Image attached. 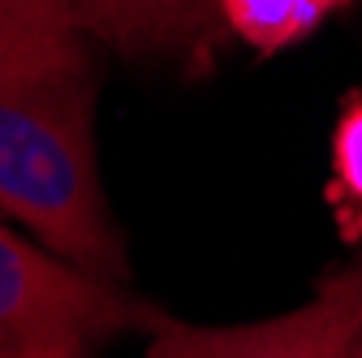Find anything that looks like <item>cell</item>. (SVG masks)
<instances>
[{
  "instance_id": "cell-1",
  "label": "cell",
  "mask_w": 362,
  "mask_h": 358,
  "mask_svg": "<svg viewBox=\"0 0 362 358\" xmlns=\"http://www.w3.org/2000/svg\"><path fill=\"white\" fill-rule=\"evenodd\" d=\"M95 52L0 69V212L52 255L125 281V242L95 160Z\"/></svg>"
},
{
  "instance_id": "cell-2",
  "label": "cell",
  "mask_w": 362,
  "mask_h": 358,
  "mask_svg": "<svg viewBox=\"0 0 362 358\" xmlns=\"http://www.w3.org/2000/svg\"><path fill=\"white\" fill-rule=\"evenodd\" d=\"M168 316L125 281L35 246L0 225V358H100L129 333H156Z\"/></svg>"
},
{
  "instance_id": "cell-3",
  "label": "cell",
  "mask_w": 362,
  "mask_h": 358,
  "mask_svg": "<svg viewBox=\"0 0 362 358\" xmlns=\"http://www.w3.org/2000/svg\"><path fill=\"white\" fill-rule=\"evenodd\" d=\"M358 345L362 306L345 289L324 281L320 298L276 320L229 328L164 320L151 333L147 358H358Z\"/></svg>"
},
{
  "instance_id": "cell-4",
  "label": "cell",
  "mask_w": 362,
  "mask_h": 358,
  "mask_svg": "<svg viewBox=\"0 0 362 358\" xmlns=\"http://www.w3.org/2000/svg\"><path fill=\"white\" fill-rule=\"evenodd\" d=\"M74 18L86 43L129 57H190L211 39L220 0H74Z\"/></svg>"
},
{
  "instance_id": "cell-5",
  "label": "cell",
  "mask_w": 362,
  "mask_h": 358,
  "mask_svg": "<svg viewBox=\"0 0 362 358\" xmlns=\"http://www.w3.org/2000/svg\"><path fill=\"white\" fill-rule=\"evenodd\" d=\"M95 48L74 18V0H0V69L5 65H57Z\"/></svg>"
},
{
  "instance_id": "cell-6",
  "label": "cell",
  "mask_w": 362,
  "mask_h": 358,
  "mask_svg": "<svg viewBox=\"0 0 362 358\" xmlns=\"http://www.w3.org/2000/svg\"><path fill=\"white\" fill-rule=\"evenodd\" d=\"M349 0H220V22L255 52H285L315 35Z\"/></svg>"
},
{
  "instance_id": "cell-7",
  "label": "cell",
  "mask_w": 362,
  "mask_h": 358,
  "mask_svg": "<svg viewBox=\"0 0 362 358\" xmlns=\"http://www.w3.org/2000/svg\"><path fill=\"white\" fill-rule=\"evenodd\" d=\"M332 199L341 220H362V91L341 104L332 129Z\"/></svg>"
},
{
  "instance_id": "cell-8",
  "label": "cell",
  "mask_w": 362,
  "mask_h": 358,
  "mask_svg": "<svg viewBox=\"0 0 362 358\" xmlns=\"http://www.w3.org/2000/svg\"><path fill=\"white\" fill-rule=\"evenodd\" d=\"M324 281H332L337 289H345V294L362 306V263H349V267H341V272H332V277H324Z\"/></svg>"
},
{
  "instance_id": "cell-9",
  "label": "cell",
  "mask_w": 362,
  "mask_h": 358,
  "mask_svg": "<svg viewBox=\"0 0 362 358\" xmlns=\"http://www.w3.org/2000/svg\"><path fill=\"white\" fill-rule=\"evenodd\" d=\"M358 358H362V345H358Z\"/></svg>"
}]
</instances>
